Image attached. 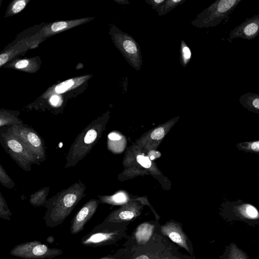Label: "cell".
Here are the masks:
<instances>
[{"label": "cell", "mask_w": 259, "mask_h": 259, "mask_svg": "<svg viewBox=\"0 0 259 259\" xmlns=\"http://www.w3.org/2000/svg\"><path fill=\"white\" fill-rule=\"evenodd\" d=\"M99 259H117L115 256H106Z\"/></svg>", "instance_id": "obj_33"}, {"label": "cell", "mask_w": 259, "mask_h": 259, "mask_svg": "<svg viewBox=\"0 0 259 259\" xmlns=\"http://www.w3.org/2000/svg\"><path fill=\"white\" fill-rule=\"evenodd\" d=\"M113 201L116 203L124 202L126 200L124 194L122 193H119L114 195L112 198Z\"/></svg>", "instance_id": "obj_27"}, {"label": "cell", "mask_w": 259, "mask_h": 259, "mask_svg": "<svg viewBox=\"0 0 259 259\" xmlns=\"http://www.w3.org/2000/svg\"><path fill=\"white\" fill-rule=\"evenodd\" d=\"M259 35V14L246 18L244 22L233 28L229 33L228 39L236 38L251 40Z\"/></svg>", "instance_id": "obj_11"}, {"label": "cell", "mask_w": 259, "mask_h": 259, "mask_svg": "<svg viewBox=\"0 0 259 259\" xmlns=\"http://www.w3.org/2000/svg\"><path fill=\"white\" fill-rule=\"evenodd\" d=\"M186 0H164V2L156 10L159 16L165 15L178 6L184 3Z\"/></svg>", "instance_id": "obj_16"}, {"label": "cell", "mask_w": 259, "mask_h": 259, "mask_svg": "<svg viewBox=\"0 0 259 259\" xmlns=\"http://www.w3.org/2000/svg\"><path fill=\"white\" fill-rule=\"evenodd\" d=\"M242 0H217L191 22V24L198 28L213 27L224 19L230 17L234 10Z\"/></svg>", "instance_id": "obj_4"}, {"label": "cell", "mask_w": 259, "mask_h": 259, "mask_svg": "<svg viewBox=\"0 0 259 259\" xmlns=\"http://www.w3.org/2000/svg\"><path fill=\"white\" fill-rule=\"evenodd\" d=\"M25 5L26 3L24 1H18L13 5L12 7V11L14 13H18L24 8Z\"/></svg>", "instance_id": "obj_24"}, {"label": "cell", "mask_w": 259, "mask_h": 259, "mask_svg": "<svg viewBox=\"0 0 259 259\" xmlns=\"http://www.w3.org/2000/svg\"><path fill=\"white\" fill-rule=\"evenodd\" d=\"M116 45L127 63L135 70L140 71L142 64L139 44L133 37L117 29L114 34Z\"/></svg>", "instance_id": "obj_8"}, {"label": "cell", "mask_w": 259, "mask_h": 259, "mask_svg": "<svg viewBox=\"0 0 259 259\" xmlns=\"http://www.w3.org/2000/svg\"><path fill=\"white\" fill-rule=\"evenodd\" d=\"M104 127L102 119H97L76 136L66 156L65 168L74 166L90 152L101 137Z\"/></svg>", "instance_id": "obj_2"}, {"label": "cell", "mask_w": 259, "mask_h": 259, "mask_svg": "<svg viewBox=\"0 0 259 259\" xmlns=\"http://www.w3.org/2000/svg\"><path fill=\"white\" fill-rule=\"evenodd\" d=\"M137 160L139 163L145 168H149L151 165V160L148 157L138 155L137 157Z\"/></svg>", "instance_id": "obj_21"}, {"label": "cell", "mask_w": 259, "mask_h": 259, "mask_svg": "<svg viewBox=\"0 0 259 259\" xmlns=\"http://www.w3.org/2000/svg\"><path fill=\"white\" fill-rule=\"evenodd\" d=\"M74 83L73 79L64 81L58 84L55 88V91L58 93H62L71 88Z\"/></svg>", "instance_id": "obj_20"}, {"label": "cell", "mask_w": 259, "mask_h": 259, "mask_svg": "<svg viewBox=\"0 0 259 259\" xmlns=\"http://www.w3.org/2000/svg\"><path fill=\"white\" fill-rule=\"evenodd\" d=\"M124 227L119 223L104 221L83 237L80 242L84 246L92 247L112 244L122 237Z\"/></svg>", "instance_id": "obj_5"}, {"label": "cell", "mask_w": 259, "mask_h": 259, "mask_svg": "<svg viewBox=\"0 0 259 259\" xmlns=\"http://www.w3.org/2000/svg\"><path fill=\"white\" fill-rule=\"evenodd\" d=\"M109 138L112 140H118L120 139V136L116 133H111L108 136Z\"/></svg>", "instance_id": "obj_31"}, {"label": "cell", "mask_w": 259, "mask_h": 259, "mask_svg": "<svg viewBox=\"0 0 259 259\" xmlns=\"http://www.w3.org/2000/svg\"><path fill=\"white\" fill-rule=\"evenodd\" d=\"M0 183L2 186L9 189L13 188L16 185L7 174L2 164H0Z\"/></svg>", "instance_id": "obj_19"}, {"label": "cell", "mask_w": 259, "mask_h": 259, "mask_svg": "<svg viewBox=\"0 0 259 259\" xmlns=\"http://www.w3.org/2000/svg\"><path fill=\"white\" fill-rule=\"evenodd\" d=\"M180 60L181 65L185 67L190 62L191 58V52L186 42L181 40L180 48Z\"/></svg>", "instance_id": "obj_17"}, {"label": "cell", "mask_w": 259, "mask_h": 259, "mask_svg": "<svg viewBox=\"0 0 259 259\" xmlns=\"http://www.w3.org/2000/svg\"><path fill=\"white\" fill-rule=\"evenodd\" d=\"M222 217L227 222L240 221L250 227L259 226V212L249 204L229 206L225 208Z\"/></svg>", "instance_id": "obj_9"}, {"label": "cell", "mask_w": 259, "mask_h": 259, "mask_svg": "<svg viewBox=\"0 0 259 259\" xmlns=\"http://www.w3.org/2000/svg\"><path fill=\"white\" fill-rule=\"evenodd\" d=\"M135 259H151V257L146 254H142L138 256Z\"/></svg>", "instance_id": "obj_32"}, {"label": "cell", "mask_w": 259, "mask_h": 259, "mask_svg": "<svg viewBox=\"0 0 259 259\" xmlns=\"http://www.w3.org/2000/svg\"><path fill=\"white\" fill-rule=\"evenodd\" d=\"M9 131L21 141L41 162L46 159V146L44 139L32 127L21 124L7 126Z\"/></svg>", "instance_id": "obj_6"}, {"label": "cell", "mask_w": 259, "mask_h": 259, "mask_svg": "<svg viewBox=\"0 0 259 259\" xmlns=\"http://www.w3.org/2000/svg\"><path fill=\"white\" fill-rule=\"evenodd\" d=\"M247 146L244 147L247 150L252 151L259 152V141L254 142L250 143H247Z\"/></svg>", "instance_id": "obj_25"}, {"label": "cell", "mask_w": 259, "mask_h": 259, "mask_svg": "<svg viewBox=\"0 0 259 259\" xmlns=\"http://www.w3.org/2000/svg\"><path fill=\"white\" fill-rule=\"evenodd\" d=\"M59 101V98L58 96L54 95L50 99L51 103L54 106H57Z\"/></svg>", "instance_id": "obj_30"}, {"label": "cell", "mask_w": 259, "mask_h": 259, "mask_svg": "<svg viewBox=\"0 0 259 259\" xmlns=\"http://www.w3.org/2000/svg\"><path fill=\"white\" fill-rule=\"evenodd\" d=\"M62 253V249L51 248L36 240L19 244L10 252L11 255L22 259H52Z\"/></svg>", "instance_id": "obj_7"}, {"label": "cell", "mask_w": 259, "mask_h": 259, "mask_svg": "<svg viewBox=\"0 0 259 259\" xmlns=\"http://www.w3.org/2000/svg\"><path fill=\"white\" fill-rule=\"evenodd\" d=\"M50 188V187H45L31 194L29 198V203L34 207L45 206Z\"/></svg>", "instance_id": "obj_15"}, {"label": "cell", "mask_w": 259, "mask_h": 259, "mask_svg": "<svg viewBox=\"0 0 259 259\" xmlns=\"http://www.w3.org/2000/svg\"><path fill=\"white\" fill-rule=\"evenodd\" d=\"M54 237L52 236L49 237L47 239V241L50 243H52L54 241Z\"/></svg>", "instance_id": "obj_34"}, {"label": "cell", "mask_w": 259, "mask_h": 259, "mask_svg": "<svg viewBox=\"0 0 259 259\" xmlns=\"http://www.w3.org/2000/svg\"><path fill=\"white\" fill-rule=\"evenodd\" d=\"M164 0H145V2L152 6L153 9L156 10L163 2Z\"/></svg>", "instance_id": "obj_26"}, {"label": "cell", "mask_w": 259, "mask_h": 259, "mask_svg": "<svg viewBox=\"0 0 259 259\" xmlns=\"http://www.w3.org/2000/svg\"><path fill=\"white\" fill-rule=\"evenodd\" d=\"M29 62L27 60H22L18 61L16 64L15 67L18 69H21L26 67Z\"/></svg>", "instance_id": "obj_28"}, {"label": "cell", "mask_w": 259, "mask_h": 259, "mask_svg": "<svg viewBox=\"0 0 259 259\" xmlns=\"http://www.w3.org/2000/svg\"><path fill=\"white\" fill-rule=\"evenodd\" d=\"M239 102L247 110L259 113V93H244L240 97Z\"/></svg>", "instance_id": "obj_13"}, {"label": "cell", "mask_w": 259, "mask_h": 259, "mask_svg": "<svg viewBox=\"0 0 259 259\" xmlns=\"http://www.w3.org/2000/svg\"><path fill=\"white\" fill-rule=\"evenodd\" d=\"M161 231L163 235L190 253L188 238L179 225L174 223H167L161 227Z\"/></svg>", "instance_id": "obj_12"}, {"label": "cell", "mask_w": 259, "mask_h": 259, "mask_svg": "<svg viewBox=\"0 0 259 259\" xmlns=\"http://www.w3.org/2000/svg\"><path fill=\"white\" fill-rule=\"evenodd\" d=\"M12 215V213L9 209L4 197L0 192V218L10 221Z\"/></svg>", "instance_id": "obj_18"}, {"label": "cell", "mask_w": 259, "mask_h": 259, "mask_svg": "<svg viewBox=\"0 0 259 259\" xmlns=\"http://www.w3.org/2000/svg\"><path fill=\"white\" fill-rule=\"evenodd\" d=\"M99 203V200L93 198L81 207L71 220L70 229L71 234H76L83 229L96 211Z\"/></svg>", "instance_id": "obj_10"}, {"label": "cell", "mask_w": 259, "mask_h": 259, "mask_svg": "<svg viewBox=\"0 0 259 259\" xmlns=\"http://www.w3.org/2000/svg\"><path fill=\"white\" fill-rule=\"evenodd\" d=\"M220 259H250L248 254L240 248L235 243H230L225 247Z\"/></svg>", "instance_id": "obj_14"}, {"label": "cell", "mask_w": 259, "mask_h": 259, "mask_svg": "<svg viewBox=\"0 0 259 259\" xmlns=\"http://www.w3.org/2000/svg\"><path fill=\"white\" fill-rule=\"evenodd\" d=\"M0 143L6 153L23 170L30 171L32 164L40 165L38 157L14 136L7 126L0 127Z\"/></svg>", "instance_id": "obj_3"}, {"label": "cell", "mask_w": 259, "mask_h": 259, "mask_svg": "<svg viewBox=\"0 0 259 259\" xmlns=\"http://www.w3.org/2000/svg\"><path fill=\"white\" fill-rule=\"evenodd\" d=\"M164 136V130L163 127H160L154 130L151 134V137L154 140H160Z\"/></svg>", "instance_id": "obj_22"}, {"label": "cell", "mask_w": 259, "mask_h": 259, "mask_svg": "<svg viewBox=\"0 0 259 259\" xmlns=\"http://www.w3.org/2000/svg\"><path fill=\"white\" fill-rule=\"evenodd\" d=\"M67 26V24L64 21L57 22L53 23L51 26V29L54 32L62 30Z\"/></svg>", "instance_id": "obj_23"}, {"label": "cell", "mask_w": 259, "mask_h": 259, "mask_svg": "<svg viewBox=\"0 0 259 259\" xmlns=\"http://www.w3.org/2000/svg\"><path fill=\"white\" fill-rule=\"evenodd\" d=\"M8 60V55L7 53L2 54L0 55V66L4 64Z\"/></svg>", "instance_id": "obj_29"}, {"label": "cell", "mask_w": 259, "mask_h": 259, "mask_svg": "<svg viewBox=\"0 0 259 259\" xmlns=\"http://www.w3.org/2000/svg\"><path fill=\"white\" fill-rule=\"evenodd\" d=\"M85 185L79 180L47 199L44 206L46 225L53 228L61 225L78 202L87 195Z\"/></svg>", "instance_id": "obj_1"}]
</instances>
